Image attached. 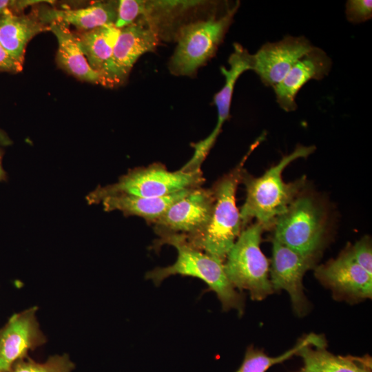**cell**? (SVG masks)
Wrapping results in <instances>:
<instances>
[{
	"instance_id": "6da1fadb",
	"label": "cell",
	"mask_w": 372,
	"mask_h": 372,
	"mask_svg": "<svg viewBox=\"0 0 372 372\" xmlns=\"http://www.w3.org/2000/svg\"><path fill=\"white\" fill-rule=\"evenodd\" d=\"M315 149L314 145H298L259 177L243 170L240 182L245 186L246 198L240 211L242 227L253 218L265 229L274 226L277 218L303 191L306 183L304 176L293 182H284L283 170L295 160L308 157Z\"/></svg>"
},
{
	"instance_id": "7a4b0ae2",
	"label": "cell",
	"mask_w": 372,
	"mask_h": 372,
	"mask_svg": "<svg viewBox=\"0 0 372 372\" xmlns=\"http://www.w3.org/2000/svg\"><path fill=\"white\" fill-rule=\"evenodd\" d=\"M163 245H172L176 249V260L167 267H157L148 271L145 275L147 280L159 285L165 279L174 275L197 278L216 293L223 310L235 309L239 314L243 313V296L228 279L223 261L189 245L184 235L160 236L155 242V247Z\"/></svg>"
},
{
	"instance_id": "3957f363",
	"label": "cell",
	"mask_w": 372,
	"mask_h": 372,
	"mask_svg": "<svg viewBox=\"0 0 372 372\" xmlns=\"http://www.w3.org/2000/svg\"><path fill=\"white\" fill-rule=\"evenodd\" d=\"M260 142L261 140L258 138L239 164L214 184L211 188L214 205L209 223L198 234L185 238L187 243L193 247L223 262L242 231L236 193L241 181L243 165Z\"/></svg>"
},
{
	"instance_id": "277c9868",
	"label": "cell",
	"mask_w": 372,
	"mask_h": 372,
	"mask_svg": "<svg viewBox=\"0 0 372 372\" xmlns=\"http://www.w3.org/2000/svg\"><path fill=\"white\" fill-rule=\"evenodd\" d=\"M274 228L273 239L316 260L327 238V211L314 196L302 191L277 218Z\"/></svg>"
},
{
	"instance_id": "5b68a950",
	"label": "cell",
	"mask_w": 372,
	"mask_h": 372,
	"mask_svg": "<svg viewBox=\"0 0 372 372\" xmlns=\"http://www.w3.org/2000/svg\"><path fill=\"white\" fill-rule=\"evenodd\" d=\"M205 179L201 170L186 172L169 171L161 163L130 169L118 180L105 187L98 186L85 197L89 205L98 204L105 197L128 194L141 197H162L185 189L201 187Z\"/></svg>"
},
{
	"instance_id": "8992f818",
	"label": "cell",
	"mask_w": 372,
	"mask_h": 372,
	"mask_svg": "<svg viewBox=\"0 0 372 372\" xmlns=\"http://www.w3.org/2000/svg\"><path fill=\"white\" fill-rule=\"evenodd\" d=\"M264 229L256 222L242 230L224 261L225 273L233 286L248 291L254 300H262L273 291L269 260L260 249Z\"/></svg>"
},
{
	"instance_id": "52a82bcc",
	"label": "cell",
	"mask_w": 372,
	"mask_h": 372,
	"mask_svg": "<svg viewBox=\"0 0 372 372\" xmlns=\"http://www.w3.org/2000/svg\"><path fill=\"white\" fill-rule=\"evenodd\" d=\"M239 1L220 16L185 24L176 32L177 46L169 61L175 75H192L216 52L232 23Z\"/></svg>"
},
{
	"instance_id": "ba28073f",
	"label": "cell",
	"mask_w": 372,
	"mask_h": 372,
	"mask_svg": "<svg viewBox=\"0 0 372 372\" xmlns=\"http://www.w3.org/2000/svg\"><path fill=\"white\" fill-rule=\"evenodd\" d=\"M214 205L212 189L201 187L174 203L154 223L158 236L184 235L186 238L200 233L209 223Z\"/></svg>"
},
{
	"instance_id": "9c48e42d",
	"label": "cell",
	"mask_w": 372,
	"mask_h": 372,
	"mask_svg": "<svg viewBox=\"0 0 372 372\" xmlns=\"http://www.w3.org/2000/svg\"><path fill=\"white\" fill-rule=\"evenodd\" d=\"M159 41L158 33L142 19L120 29L101 85L113 87L123 83L138 59L146 52L154 51Z\"/></svg>"
},
{
	"instance_id": "30bf717a",
	"label": "cell",
	"mask_w": 372,
	"mask_h": 372,
	"mask_svg": "<svg viewBox=\"0 0 372 372\" xmlns=\"http://www.w3.org/2000/svg\"><path fill=\"white\" fill-rule=\"evenodd\" d=\"M315 262L316 259L303 256L279 241L273 240L269 267L272 288L273 291L285 290L289 293L293 308L298 315H304L308 309L302 279Z\"/></svg>"
},
{
	"instance_id": "8fae6325",
	"label": "cell",
	"mask_w": 372,
	"mask_h": 372,
	"mask_svg": "<svg viewBox=\"0 0 372 372\" xmlns=\"http://www.w3.org/2000/svg\"><path fill=\"white\" fill-rule=\"evenodd\" d=\"M315 276L336 297L358 301L372 296V275L355 261L349 247L337 258L316 267Z\"/></svg>"
},
{
	"instance_id": "7c38bea8",
	"label": "cell",
	"mask_w": 372,
	"mask_h": 372,
	"mask_svg": "<svg viewBox=\"0 0 372 372\" xmlns=\"http://www.w3.org/2000/svg\"><path fill=\"white\" fill-rule=\"evenodd\" d=\"M313 47L304 37L287 36L281 41L268 42L252 54L251 70L265 85L273 87Z\"/></svg>"
},
{
	"instance_id": "4fadbf2b",
	"label": "cell",
	"mask_w": 372,
	"mask_h": 372,
	"mask_svg": "<svg viewBox=\"0 0 372 372\" xmlns=\"http://www.w3.org/2000/svg\"><path fill=\"white\" fill-rule=\"evenodd\" d=\"M36 307L13 315L0 330V372L45 342L36 319Z\"/></svg>"
},
{
	"instance_id": "5bb4252c",
	"label": "cell",
	"mask_w": 372,
	"mask_h": 372,
	"mask_svg": "<svg viewBox=\"0 0 372 372\" xmlns=\"http://www.w3.org/2000/svg\"><path fill=\"white\" fill-rule=\"evenodd\" d=\"M332 62L322 49L313 47L290 69L284 79L273 88L276 101L286 112L297 109L296 96L311 80H321L330 72Z\"/></svg>"
},
{
	"instance_id": "9a60e30c",
	"label": "cell",
	"mask_w": 372,
	"mask_h": 372,
	"mask_svg": "<svg viewBox=\"0 0 372 372\" xmlns=\"http://www.w3.org/2000/svg\"><path fill=\"white\" fill-rule=\"evenodd\" d=\"M45 25L38 14H21L8 8L0 15V45L23 64L27 44L38 34L49 30Z\"/></svg>"
},
{
	"instance_id": "2e32d148",
	"label": "cell",
	"mask_w": 372,
	"mask_h": 372,
	"mask_svg": "<svg viewBox=\"0 0 372 372\" xmlns=\"http://www.w3.org/2000/svg\"><path fill=\"white\" fill-rule=\"evenodd\" d=\"M117 8L118 1L97 2L83 8H48L37 14L40 20L46 25L59 21L68 26L72 25L81 31H87L114 24Z\"/></svg>"
},
{
	"instance_id": "e0dca14e",
	"label": "cell",
	"mask_w": 372,
	"mask_h": 372,
	"mask_svg": "<svg viewBox=\"0 0 372 372\" xmlns=\"http://www.w3.org/2000/svg\"><path fill=\"white\" fill-rule=\"evenodd\" d=\"M48 28L57 40L58 64L79 80L101 84L100 75L89 65L75 33L70 30L69 26L59 21H52L48 24Z\"/></svg>"
},
{
	"instance_id": "ac0fdd59",
	"label": "cell",
	"mask_w": 372,
	"mask_h": 372,
	"mask_svg": "<svg viewBox=\"0 0 372 372\" xmlns=\"http://www.w3.org/2000/svg\"><path fill=\"white\" fill-rule=\"evenodd\" d=\"M192 189H185L162 197H141L121 194L107 196L101 203L105 211L118 210L125 216H137L145 219L147 223L153 224L174 203Z\"/></svg>"
},
{
	"instance_id": "d6986e66",
	"label": "cell",
	"mask_w": 372,
	"mask_h": 372,
	"mask_svg": "<svg viewBox=\"0 0 372 372\" xmlns=\"http://www.w3.org/2000/svg\"><path fill=\"white\" fill-rule=\"evenodd\" d=\"M120 32L114 24L105 25L90 30L75 33L80 48L90 67L101 77L112 59Z\"/></svg>"
},
{
	"instance_id": "ffe728a7",
	"label": "cell",
	"mask_w": 372,
	"mask_h": 372,
	"mask_svg": "<svg viewBox=\"0 0 372 372\" xmlns=\"http://www.w3.org/2000/svg\"><path fill=\"white\" fill-rule=\"evenodd\" d=\"M229 68L221 67L220 71L225 78L221 90L214 96V103L218 112L216 125L211 135L217 138L223 123L229 117L234 88L239 76L245 71L251 70L252 54L238 43H234V52L229 57Z\"/></svg>"
},
{
	"instance_id": "44dd1931",
	"label": "cell",
	"mask_w": 372,
	"mask_h": 372,
	"mask_svg": "<svg viewBox=\"0 0 372 372\" xmlns=\"http://www.w3.org/2000/svg\"><path fill=\"white\" fill-rule=\"evenodd\" d=\"M303 366L299 372H371V363L364 358L335 355L325 347L306 346L297 353Z\"/></svg>"
},
{
	"instance_id": "7402d4cb",
	"label": "cell",
	"mask_w": 372,
	"mask_h": 372,
	"mask_svg": "<svg viewBox=\"0 0 372 372\" xmlns=\"http://www.w3.org/2000/svg\"><path fill=\"white\" fill-rule=\"evenodd\" d=\"M325 340L322 335L311 333L302 338L291 349L283 354L271 357L253 347L247 349L243 362L236 372H266L271 366L282 362L294 355L304 347H325Z\"/></svg>"
},
{
	"instance_id": "603a6c76",
	"label": "cell",
	"mask_w": 372,
	"mask_h": 372,
	"mask_svg": "<svg viewBox=\"0 0 372 372\" xmlns=\"http://www.w3.org/2000/svg\"><path fill=\"white\" fill-rule=\"evenodd\" d=\"M74 364L66 354L50 357L39 363L26 356L16 361L7 372H72Z\"/></svg>"
},
{
	"instance_id": "cb8c5ba5",
	"label": "cell",
	"mask_w": 372,
	"mask_h": 372,
	"mask_svg": "<svg viewBox=\"0 0 372 372\" xmlns=\"http://www.w3.org/2000/svg\"><path fill=\"white\" fill-rule=\"evenodd\" d=\"M142 8L141 0L118 1L115 27L121 29L135 22L142 14Z\"/></svg>"
},
{
	"instance_id": "d4e9b609",
	"label": "cell",
	"mask_w": 372,
	"mask_h": 372,
	"mask_svg": "<svg viewBox=\"0 0 372 372\" xmlns=\"http://www.w3.org/2000/svg\"><path fill=\"white\" fill-rule=\"evenodd\" d=\"M349 248L355 261L372 275V247L370 238L364 236Z\"/></svg>"
},
{
	"instance_id": "484cf974",
	"label": "cell",
	"mask_w": 372,
	"mask_h": 372,
	"mask_svg": "<svg viewBox=\"0 0 372 372\" xmlns=\"http://www.w3.org/2000/svg\"><path fill=\"white\" fill-rule=\"evenodd\" d=\"M347 19L359 23L371 19L372 1L371 0H349L345 10Z\"/></svg>"
},
{
	"instance_id": "4316f807",
	"label": "cell",
	"mask_w": 372,
	"mask_h": 372,
	"mask_svg": "<svg viewBox=\"0 0 372 372\" xmlns=\"http://www.w3.org/2000/svg\"><path fill=\"white\" fill-rule=\"evenodd\" d=\"M22 69L23 64L11 56L0 45V72L17 73Z\"/></svg>"
},
{
	"instance_id": "83f0119b",
	"label": "cell",
	"mask_w": 372,
	"mask_h": 372,
	"mask_svg": "<svg viewBox=\"0 0 372 372\" xmlns=\"http://www.w3.org/2000/svg\"><path fill=\"white\" fill-rule=\"evenodd\" d=\"M3 156V152L0 149V181H5L7 180V174L2 166V158Z\"/></svg>"
},
{
	"instance_id": "f1b7e54d",
	"label": "cell",
	"mask_w": 372,
	"mask_h": 372,
	"mask_svg": "<svg viewBox=\"0 0 372 372\" xmlns=\"http://www.w3.org/2000/svg\"><path fill=\"white\" fill-rule=\"evenodd\" d=\"M11 143V140L8 135L0 129V144L2 145H8Z\"/></svg>"
},
{
	"instance_id": "f546056e",
	"label": "cell",
	"mask_w": 372,
	"mask_h": 372,
	"mask_svg": "<svg viewBox=\"0 0 372 372\" xmlns=\"http://www.w3.org/2000/svg\"><path fill=\"white\" fill-rule=\"evenodd\" d=\"M10 4V1L9 0H0V15L6 10L9 8Z\"/></svg>"
}]
</instances>
